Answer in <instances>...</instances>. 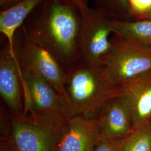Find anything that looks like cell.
<instances>
[{
    "instance_id": "21",
    "label": "cell",
    "mask_w": 151,
    "mask_h": 151,
    "mask_svg": "<svg viewBox=\"0 0 151 151\" xmlns=\"http://www.w3.org/2000/svg\"><path fill=\"white\" fill-rule=\"evenodd\" d=\"M0 151H15L11 146H10L5 141L1 140Z\"/></svg>"
},
{
    "instance_id": "16",
    "label": "cell",
    "mask_w": 151,
    "mask_h": 151,
    "mask_svg": "<svg viewBox=\"0 0 151 151\" xmlns=\"http://www.w3.org/2000/svg\"><path fill=\"white\" fill-rule=\"evenodd\" d=\"M124 139L97 141L92 151H121Z\"/></svg>"
},
{
    "instance_id": "9",
    "label": "cell",
    "mask_w": 151,
    "mask_h": 151,
    "mask_svg": "<svg viewBox=\"0 0 151 151\" xmlns=\"http://www.w3.org/2000/svg\"><path fill=\"white\" fill-rule=\"evenodd\" d=\"M97 141L95 118L71 116L60 127L54 151H92Z\"/></svg>"
},
{
    "instance_id": "10",
    "label": "cell",
    "mask_w": 151,
    "mask_h": 151,
    "mask_svg": "<svg viewBox=\"0 0 151 151\" xmlns=\"http://www.w3.org/2000/svg\"><path fill=\"white\" fill-rule=\"evenodd\" d=\"M95 119L98 140L124 139L134 129L129 108L122 96L109 101Z\"/></svg>"
},
{
    "instance_id": "17",
    "label": "cell",
    "mask_w": 151,
    "mask_h": 151,
    "mask_svg": "<svg viewBox=\"0 0 151 151\" xmlns=\"http://www.w3.org/2000/svg\"><path fill=\"white\" fill-rule=\"evenodd\" d=\"M135 17L151 9V0H129Z\"/></svg>"
},
{
    "instance_id": "5",
    "label": "cell",
    "mask_w": 151,
    "mask_h": 151,
    "mask_svg": "<svg viewBox=\"0 0 151 151\" xmlns=\"http://www.w3.org/2000/svg\"><path fill=\"white\" fill-rule=\"evenodd\" d=\"M62 124L46 122L30 116H12L9 133L1 140L5 141L16 151H54Z\"/></svg>"
},
{
    "instance_id": "20",
    "label": "cell",
    "mask_w": 151,
    "mask_h": 151,
    "mask_svg": "<svg viewBox=\"0 0 151 151\" xmlns=\"http://www.w3.org/2000/svg\"><path fill=\"white\" fill-rule=\"evenodd\" d=\"M151 20V9L148 11L141 14L135 17V20Z\"/></svg>"
},
{
    "instance_id": "2",
    "label": "cell",
    "mask_w": 151,
    "mask_h": 151,
    "mask_svg": "<svg viewBox=\"0 0 151 151\" xmlns=\"http://www.w3.org/2000/svg\"><path fill=\"white\" fill-rule=\"evenodd\" d=\"M65 87L70 116L87 118H95L109 101L123 93L111 81L102 65L83 60L65 71Z\"/></svg>"
},
{
    "instance_id": "19",
    "label": "cell",
    "mask_w": 151,
    "mask_h": 151,
    "mask_svg": "<svg viewBox=\"0 0 151 151\" xmlns=\"http://www.w3.org/2000/svg\"><path fill=\"white\" fill-rule=\"evenodd\" d=\"M20 0H0V5L2 7H6V9L12 5L15 4L16 2H19Z\"/></svg>"
},
{
    "instance_id": "18",
    "label": "cell",
    "mask_w": 151,
    "mask_h": 151,
    "mask_svg": "<svg viewBox=\"0 0 151 151\" xmlns=\"http://www.w3.org/2000/svg\"><path fill=\"white\" fill-rule=\"evenodd\" d=\"M77 7L81 13V16H84L90 10L88 6V0H70Z\"/></svg>"
},
{
    "instance_id": "8",
    "label": "cell",
    "mask_w": 151,
    "mask_h": 151,
    "mask_svg": "<svg viewBox=\"0 0 151 151\" xmlns=\"http://www.w3.org/2000/svg\"><path fill=\"white\" fill-rule=\"evenodd\" d=\"M24 81L19 57L11 54L8 44L0 52V94L12 113L19 118L23 113L21 91Z\"/></svg>"
},
{
    "instance_id": "14",
    "label": "cell",
    "mask_w": 151,
    "mask_h": 151,
    "mask_svg": "<svg viewBox=\"0 0 151 151\" xmlns=\"http://www.w3.org/2000/svg\"><path fill=\"white\" fill-rule=\"evenodd\" d=\"M96 9L111 19L124 22L135 20L129 0H94Z\"/></svg>"
},
{
    "instance_id": "11",
    "label": "cell",
    "mask_w": 151,
    "mask_h": 151,
    "mask_svg": "<svg viewBox=\"0 0 151 151\" xmlns=\"http://www.w3.org/2000/svg\"><path fill=\"white\" fill-rule=\"evenodd\" d=\"M123 90L134 129L151 122V70L135 78Z\"/></svg>"
},
{
    "instance_id": "15",
    "label": "cell",
    "mask_w": 151,
    "mask_h": 151,
    "mask_svg": "<svg viewBox=\"0 0 151 151\" xmlns=\"http://www.w3.org/2000/svg\"><path fill=\"white\" fill-rule=\"evenodd\" d=\"M121 151H151V122L133 129L125 138Z\"/></svg>"
},
{
    "instance_id": "7",
    "label": "cell",
    "mask_w": 151,
    "mask_h": 151,
    "mask_svg": "<svg viewBox=\"0 0 151 151\" xmlns=\"http://www.w3.org/2000/svg\"><path fill=\"white\" fill-rule=\"evenodd\" d=\"M82 19L80 38L81 60L101 65V59L111 45V19L95 8L91 9Z\"/></svg>"
},
{
    "instance_id": "6",
    "label": "cell",
    "mask_w": 151,
    "mask_h": 151,
    "mask_svg": "<svg viewBox=\"0 0 151 151\" xmlns=\"http://www.w3.org/2000/svg\"><path fill=\"white\" fill-rule=\"evenodd\" d=\"M19 54V60L22 69L39 76L68 103L65 87V72L60 61L47 47L24 32V43Z\"/></svg>"
},
{
    "instance_id": "4",
    "label": "cell",
    "mask_w": 151,
    "mask_h": 151,
    "mask_svg": "<svg viewBox=\"0 0 151 151\" xmlns=\"http://www.w3.org/2000/svg\"><path fill=\"white\" fill-rule=\"evenodd\" d=\"M110 42L101 64L115 85L123 90L135 78L151 70V50L131 44L113 34Z\"/></svg>"
},
{
    "instance_id": "3",
    "label": "cell",
    "mask_w": 151,
    "mask_h": 151,
    "mask_svg": "<svg viewBox=\"0 0 151 151\" xmlns=\"http://www.w3.org/2000/svg\"><path fill=\"white\" fill-rule=\"evenodd\" d=\"M24 110L21 117L62 124L71 116L66 100L47 81L30 70L22 69Z\"/></svg>"
},
{
    "instance_id": "13",
    "label": "cell",
    "mask_w": 151,
    "mask_h": 151,
    "mask_svg": "<svg viewBox=\"0 0 151 151\" xmlns=\"http://www.w3.org/2000/svg\"><path fill=\"white\" fill-rule=\"evenodd\" d=\"M113 34L129 43L151 50V20L124 22L111 19Z\"/></svg>"
},
{
    "instance_id": "12",
    "label": "cell",
    "mask_w": 151,
    "mask_h": 151,
    "mask_svg": "<svg viewBox=\"0 0 151 151\" xmlns=\"http://www.w3.org/2000/svg\"><path fill=\"white\" fill-rule=\"evenodd\" d=\"M44 0H20L0 12V32L7 40L10 51L17 57L14 45V35L28 16Z\"/></svg>"
},
{
    "instance_id": "1",
    "label": "cell",
    "mask_w": 151,
    "mask_h": 151,
    "mask_svg": "<svg viewBox=\"0 0 151 151\" xmlns=\"http://www.w3.org/2000/svg\"><path fill=\"white\" fill-rule=\"evenodd\" d=\"M33 27L24 32L43 44L68 68L81 60L82 16L70 0H44Z\"/></svg>"
}]
</instances>
